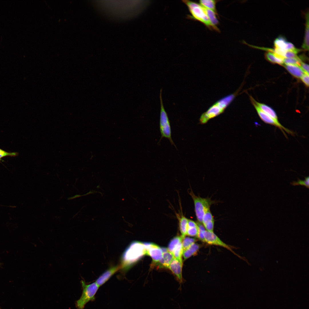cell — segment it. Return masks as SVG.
Wrapping results in <instances>:
<instances>
[{
	"mask_svg": "<svg viewBox=\"0 0 309 309\" xmlns=\"http://www.w3.org/2000/svg\"><path fill=\"white\" fill-rule=\"evenodd\" d=\"M135 1H92L101 14L115 20H122L133 17L139 11L141 3Z\"/></svg>",
	"mask_w": 309,
	"mask_h": 309,
	"instance_id": "1",
	"label": "cell"
},
{
	"mask_svg": "<svg viewBox=\"0 0 309 309\" xmlns=\"http://www.w3.org/2000/svg\"><path fill=\"white\" fill-rule=\"evenodd\" d=\"M239 90L217 101L200 116L199 122L201 124L206 123L210 119L223 113L238 95Z\"/></svg>",
	"mask_w": 309,
	"mask_h": 309,
	"instance_id": "2",
	"label": "cell"
},
{
	"mask_svg": "<svg viewBox=\"0 0 309 309\" xmlns=\"http://www.w3.org/2000/svg\"><path fill=\"white\" fill-rule=\"evenodd\" d=\"M182 1L187 6L190 13L187 15V19L198 21L209 29L220 32L219 29L214 27L211 23L205 8L194 1L189 0H183Z\"/></svg>",
	"mask_w": 309,
	"mask_h": 309,
	"instance_id": "3",
	"label": "cell"
},
{
	"mask_svg": "<svg viewBox=\"0 0 309 309\" xmlns=\"http://www.w3.org/2000/svg\"><path fill=\"white\" fill-rule=\"evenodd\" d=\"M80 282L82 292L80 298L76 302L77 309H84L88 302L94 301L95 300L96 294L100 287L96 282L88 284L84 280H82Z\"/></svg>",
	"mask_w": 309,
	"mask_h": 309,
	"instance_id": "4",
	"label": "cell"
},
{
	"mask_svg": "<svg viewBox=\"0 0 309 309\" xmlns=\"http://www.w3.org/2000/svg\"><path fill=\"white\" fill-rule=\"evenodd\" d=\"M162 89L160 90L159 96L161 104V110L160 117L159 128L161 136L160 141L163 138L168 139L172 145L176 146L171 137V130L170 121L167 114L163 106L162 97Z\"/></svg>",
	"mask_w": 309,
	"mask_h": 309,
	"instance_id": "5",
	"label": "cell"
},
{
	"mask_svg": "<svg viewBox=\"0 0 309 309\" xmlns=\"http://www.w3.org/2000/svg\"><path fill=\"white\" fill-rule=\"evenodd\" d=\"M189 194L194 203L195 211L198 222L202 223L203 217L205 212L210 209L211 205L215 203L209 198H203L196 196L191 190Z\"/></svg>",
	"mask_w": 309,
	"mask_h": 309,
	"instance_id": "6",
	"label": "cell"
},
{
	"mask_svg": "<svg viewBox=\"0 0 309 309\" xmlns=\"http://www.w3.org/2000/svg\"><path fill=\"white\" fill-rule=\"evenodd\" d=\"M146 254L144 243L138 241L132 243L126 250L123 259L129 264L134 262Z\"/></svg>",
	"mask_w": 309,
	"mask_h": 309,
	"instance_id": "7",
	"label": "cell"
},
{
	"mask_svg": "<svg viewBox=\"0 0 309 309\" xmlns=\"http://www.w3.org/2000/svg\"><path fill=\"white\" fill-rule=\"evenodd\" d=\"M254 106L260 118L265 123L273 125L278 128L285 134L284 131L287 133L293 135L294 133L292 131L285 128L279 122H277L274 120L262 110L253 102H251Z\"/></svg>",
	"mask_w": 309,
	"mask_h": 309,
	"instance_id": "8",
	"label": "cell"
},
{
	"mask_svg": "<svg viewBox=\"0 0 309 309\" xmlns=\"http://www.w3.org/2000/svg\"><path fill=\"white\" fill-rule=\"evenodd\" d=\"M146 251V254L151 257L153 263L155 264L162 258L163 251L162 248L153 243H144Z\"/></svg>",
	"mask_w": 309,
	"mask_h": 309,
	"instance_id": "9",
	"label": "cell"
},
{
	"mask_svg": "<svg viewBox=\"0 0 309 309\" xmlns=\"http://www.w3.org/2000/svg\"><path fill=\"white\" fill-rule=\"evenodd\" d=\"M205 242L211 245L219 246L224 247L235 254L231 247L223 242L213 232L205 231L204 234Z\"/></svg>",
	"mask_w": 309,
	"mask_h": 309,
	"instance_id": "10",
	"label": "cell"
},
{
	"mask_svg": "<svg viewBox=\"0 0 309 309\" xmlns=\"http://www.w3.org/2000/svg\"><path fill=\"white\" fill-rule=\"evenodd\" d=\"M182 261L174 258L168 268L176 276L177 280L180 283L183 282L182 272Z\"/></svg>",
	"mask_w": 309,
	"mask_h": 309,
	"instance_id": "11",
	"label": "cell"
},
{
	"mask_svg": "<svg viewBox=\"0 0 309 309\" xmlns=\"http://www.w3.org/2000/svg\"><path fill=\"white\" fill-rule=\"evenodd\" d=\"M119 266L112 267L103 273L96 280V282L99 286L106 283L120 268Z\"/></svg>",
	"mask_w": 309,
	"mask_h": 309,
	"instance_id": "12",
	"label": "cell"
},
{
	"mask_svg": "<svg viewBox=\"0 0 309 309\" xmlns=\"http://www.w3.org/2000/svg\"><path fill=\"white\" fill-rule=\"evenodd\" d=\"M163 251V256L162 258L158 262L154 264L160 268H168L169 266L174 258L172 253L168 251L167 248H162Z\"/></svg>",
	"mask_w": 309,
	"mask_h": 309,
	"instance_id": "13",
	"label": "cell"
},
{
	"mask_svg": "<svg viewBox=\"0 0 309 309\" xmlns=\"http://www.w3.org/2000/svg\"><path fill=\"white\" fill-rule=\"evenodd\" d=\"M274 48L279 49L286 51L292 50L295 47L292 43L288 41L282 35H280L274 41Z\"/></svg>",
	"mask_w": 309,
	"mask_h": 309,
	"instance_id": "14",
	"label": "cell"
},
{
	"mask_svg": "<svg viewBox=\"0 0 309 309\" xmlns=\"http://www.w3.org/2000/svg\"><path fill=\"white\" fill-rule=\"evenodd\" d=\"M215 220L210 209L205 213L202 219L203 225L205 229L209 231L213 232Z\"/></svg>",
	"mask_w": 309,
	"mask_h": 309,
	"instance_id": "15",
	"label": "cell"
},
{
	"mask_svg": "<svg viewBox=\"0 0 309 309\" xmlns=\"http://www.w3.org/2000/svg\"><path fill=\"white\" fill-rule=\"evenodd\" d=\"M251 102H253L262 110L270 116L277 122H279L277 116L274 111L269 106L256 101L252 97L250 96Z\"/></svg>",
	"mask_w": 309,
	"mask_h": 309,
	"instance_id": "16",
	"label": "cell"
},
{
	"mask_svg": "<svg viewBox=\"0 0 309 309\" xmlns=\"http://www.w3.org/2000/svg\"><path fill=\"white\" fill-rule=\"evenodd\" d=\"M306 19L304 36L302 48L304 51L309 50V11L308 10L305 13Z\"/></svg>",
	"mask_w": 309,
	"mask_h": 309,
	"instance_id": "17",
	"label": "cell"
},
{
	"mask_svg": "<svg viewBox=\"0 0 309 309\" xmlns=\"http://www.w3.org/2000/svg\"><path fill=\"white\" fill-rule=\"evenodd\" d=\"M292 75L297 78H301L305 74L300 67L298 65H283Z\"/></svg>",
	"mask_w": 309,
	"mask_h": 309,
	"instance_id": "18",
	"label": "cell"
},
{
	"mask_svg": "<svg viewBox=\"0 0 309 309\" xmlns=\"http://www.w3.org/2000/svg\"><path fill=\"white\" fill-rule=\"evenodd\" d=\"M176 216L179 221V226L180 231L183 239L187 235V225L188 219L183 215L176 214Z\"/></svg>",
	"mask_w": 309,
	"mask_h": 309,
	"instance_id": "19",
	"label": "cell"
},
{
	"mask_svg": "<svg viewBox=\"0 0 309 309\" xmlns=\"http://www.w3.org/2000/svg\"><path fill=\"white\" fill-rule=\"evenodd\" d=\"M264 55L266 59L272 63L282 65L284 64V59L273 52L267 51Z\"/></svg>",
	"mask_w": 309,
	"mask_h": 309,
	"instance_id": "20",
	"label": "cell"
},
{
	"mask_svg": "<svg viewBox=\"0 0 309 309\" xmlns=\"http://www.w3.org/2000/svg\"><path fill=\"white\" fill-rule=\"evenodd\" d=\"M200 247L199 245L194 243L183 251V255L184 259H186L196 254Z\"/></svg>",
	"mask_w": 309,
	"mask_h": 309,
	"instance_id": "21",
	"label": "cell"
},
{
	"mask_svg": "<svg viewBox=\"0 0 309 309\" xmlns=\"http://www.w3.org/2000/svg\"><path fill=\"white\" fill-rule=\"evenodd\" d=\"M198 232L197 223L191 219L188 220L187 235L191 236H197Z\"/></svg>",
	"mask_w": 309,
	"mask_h": 309,
	"instance_id": "22",
	"label": "cell"
},
{
	"mask_svg": "<svg viewBox=\"0 0 309 309\" xmlns=\"http://www.w3.org/2000/svg\"><path fill=\"white\" fill-rule=\"evenodd\" d=\"M219 1L214 0H201L199 1L200 4L205 8L211 10L218 13L216 5Z\"/></svg>",
	"mask_w": 309,
	"mask_h": 309,
	"instance_id": "23",
	"label": "cell"
},
{
	"mask_svg": "<svg viewBox=\"0 0 309 309\" xmlns=\"http://www.w3.org/2000/svg\"><path fill=\"white\" fill-rule=\"evenodd\" d=\"M206 9L207 15L211 23L214 27L218 28L217 26L219 24V22L217 18L218 13L211 10Z\"/></svg>",
	"mask_w": 309,
	"mask_h": 309,
	"instance_id": "24",
	"label": "cell"
},
{
	"mask_svg": "<svg viewBox=\"0 0 309 309\" xmlns=\"http://www.w3.org/2000/svg\"><path fill=\"white\" fill-rule=\"evenodd\" d=\"M182 241L177 245L172 253L175 258L181 261H182V256L183 252Z\"/></svg>",
	"mask_w": 309,
	"mask_h": 309,
	"instance_id": "25",
	"label": "cell"
},
{
	"mask_svg": "<svg viewBox=\"0 0 309 309\" xmlns=\"http://www.w3.org/2000/svg\"><path fill=\"white\" fill-rule=\"evenodd\" d=\"M181 236H177L173 238L170 242L167 248L169 251L172 253L175 247L182 241Z\"/></svg>",
	"mask_w": 309,
	"mask_h": 309,
	"instance_id": "26",
	"label": "cell"
},
{
	"mask_svg": "<svg viewBox=\"0 0 309 309\" xmlns=\"http://www.w3.org/2000/svg\"><path fill=\"white\" fill-rule=\"evenodd\" d=\"M196 241V239L194 238L188 237H184L182 241L183 251L195 243Z\"/></svg>",
	"mask_w": 309,
	"mask_h": 309,
	"instance_id": "27",
	"label": "cell"
},
{
	"mask_svg": "<svg viewBox=\"0 0 309 309\" xmlns=\"http://www.w3.org/2000/svg\"><path fill=\"white\" fill-rule=\"evenodd\" d=\"M304 177L305 179V180H301L298 178L297 181H292L290 183V184L294 186L301 185L304 186L307 188L308 189L309 187V177Z\"/></svg>",
	"mask_w": 309,
	"mask_h": 309,
	"instance_id": "28",
	"label": "cell"
},
{
	"mask_svg": "<svg viewBox=\"0 0 309 309\" xmlns=\"http://www.w3.org/2000/svg\"><path fill=\"white\" fill-rule=\"evenodd\" d=\"M198 232L197 237L199 240L205 242L204 234L206 230L201 223L197 222Z\"/></svg>",
	"mask_w": 309,
	"mask_h": 309,
	"instance_id": "29",
	"label": "cell"
},
{
	"mask_svg": "<svg viewBox=\"0 0 309 309\" xmlns=\"http://www.w3.org/2000/svg\"><path fill=\"white\" fill-rule=\"evenodd\" d=\"M17 152H8L0 148V160L1 159L7 156L15 157L18 155Z\"/></svg>",
	"mask_w": 309,
	"mask_h": 309,
	"instance_id": "30",
	"label": "cell"
},
{
	"mask_svg": "<svg viewBox=\"0 0 309 309\" xmlns=\"http://www.w3.org/2000/svg\"><path fill=\"white\" fill-rule=\"evenodd\" d=\"M305 74L309 75V65L308 64L302 62L299 66Z\"/></svg>",
	"mask_w": 309,
	"mask_h": 309,
	"instance_id": "31",
	"label": "cell"
},
{
	"mask_svg": "<svg viewBox=\"0 0 309 309\" xmlns=\"http://www.w3.org/2000/svg\"><path fill=\"white\" fill-rule=\"evenodd\" d=\"M301 79L302 82L307 86H309V75L304 74Z\"/></svg>",
	"mask_w": 309,
	"mask_h": 309,
	"instance_id": "32",
	"label": "cell"
},
{
	"mask_svg": "<svg viewBox=\"0 0 309 309\" xmlns=\"http://www.w3.org/2000/svg\"></svg>",
	"mask_w": 309,
	"mask_h": 309,
	"instance_id": "33",
	"label": "cell"
}]
</instances>
